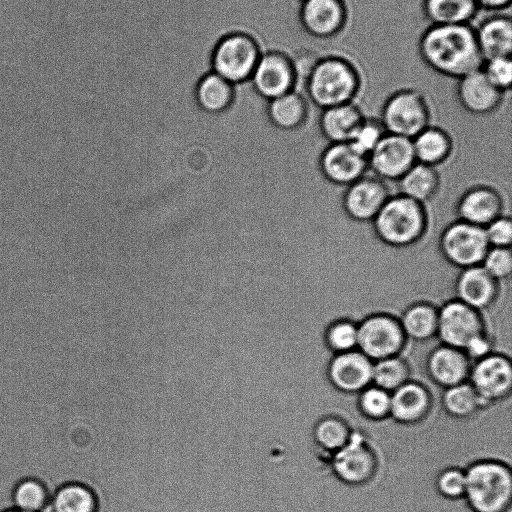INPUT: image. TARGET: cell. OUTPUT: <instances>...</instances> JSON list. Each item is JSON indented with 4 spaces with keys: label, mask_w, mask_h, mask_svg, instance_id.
Segmentation results:
<instances>
[{
    "label": "cell",
    "mask_w": 512,
    "mask_h": 512,
    "mask_svg": "<svg viewBox=\"0 0 512 512\" xmlns=\"http://www.w3.org/2000/svg\"><path fill=\"white\" fill-rule=\"evenodd\" d=\"M418 50L429 68L457 80L481 69L484 62L470 24L429 25L420 36Z\"/></svg>",
    "instance_id": "obj_1"
},
{
    "label": "cell",
    "mask_w": 512,
    "mask_h": 512,
    "mask_svg": "<svg viewBox=\"0 0 512 512\" xmlns=\"http://www.w3.org/2000/svg\"><path fill=\"white\" fill-rule=\"evenodd\" d=\"M304 80L307 98L321 110L354 102L362 85L357 66L339 54L314 59L307 68Z\"/></svg>",
    "instance_id": "obj_2"
},
{
    "label": "cell",
    "mask_w": 512,
    "mask_h": 512,
    "mask_svg": "<svg viewBox=\"0 0 512 512\" xmlns=\"http://www.w3.org/2000/svg\"><path fill=\"white\" fill-rule=\"evenodd\" d=\"M371 223L375 236L382 243L405 248L423 239L428 214L425 204L397 193L389 196Z\"/></svg>",
    "instance_id": "obj_3"
},
{
    "label": "cell",
    "mask_w": 512,
    "mask_h": 512,
    "mask_svg": "<svg viewBox=\"0 0 512 512\" xmlns=\"http://www.w3.org/2000/svg\"><path fill=\"white\" fill-rule=\"evenodd\" d=\"M465 470L463 499L472 512H508L512 502L509 465L493 459L476 461Z\"/></svg>",
    "instance_id": "obj_4"
},
{
    "label": "cell",
    "mask_w": 512,
    "mask_h": 512,
    "mask_svg": "<svg viewBox=\"0 0 512 512\" xmlns=\"http://www.w3.org/2000/svg\"><path fill=\"white\" fill-rule=\"evenodd\" d=\"M379 119L387 133L412 139L430 125L431 112L423 93L405 88L385 100Z\"/></svg>",
    "instance_id": "obj_5"
},
{
    "label": "cell",
    "mask_w": 512,
    "mask_h": 512,
    "mask_svg": "<svg viewBox=\"0 0 512 512\" xmlns=\"http://www.w3.org/2000/svg\"><path fill=\"white\" fill-rule=\"evenodd\" d=\"M261 54L259 46L250 36L229 34L217 43L213 51L212 71L232 85L246 82L250 80Z\"/></svg>",
    "instance_id": "obj_6"
},
{
    "label": "cell",
    "mask_w": 512,
    "mask_h": 512,
    "mask_svg": "<svg viewBox=\"0 0 512 512\" xmlns=\"http://www.w3.org/2000/svg\"><path fill=\"white\" fill-rule=\"evenodd\" d=\"M357 350L370 360L399 356L406 344V337L399 319L389 313L370 314L357 323Z\"/></svg>",
    "instance_id": "obj_7"
},
{
    "label": "cell",
    "mask_w": 512,
    "mask_h": 512,
    "mask_svg": "<svg viewBox=\"0 0 512 512\" xmlns=\"http://www.w3.org/2000/svg\"><path fill=\"white\" fill-rule=\"evenodd\" d=\"M489 248L484 228L459 219L449 223L439 238L441 255L459 269L480 265Z\"/></svg>",
    "instance_id": "obj_8"
},
{
    "label": "cell",
    "mask_w": 512,
    "mask_h": 512,
    "mask_svg": "<svg viewBox=\"0 0 512 512\" xmlns=\"http://www.w3.org/2000/svg\"><path fill=\"white\" fill-rule=\"evenodd\" d=\"M486 333L480 311L453 298L438 307L437 334L442 344L461 350Z\"/></svg>",
    "instance_id": "obj_9"
},
{
    "label": "cell",
    "mask_w": 512,
    "mask_h": 512,
    "mask_svg": "<svg viewBox=\"0 0 512 512\" xmlns=\"http://www.w3.org/2000/svg\"><path fill=\"white\" fill-rule=\"evenodd\" d=\"M467 381L484 407L500 402L512 390V363L506 355L491 352L471 363Z\"/></svg>",
    "instance_id": "obj_10"
},
{
    "label": "cell",
    "mask_w": 512,
    "mask_h": 512,
    "mask_svg": "<svg viewBox=\"0 0 512 512\" xmlns=\"http://www.w3.org/2000/svg\"><path fill=\"white\" fill-rule=\"evenodd\" d=\"M335 477L350 486L370 482L378 468L376 453L365 437L352 433L350 440L329 459Z\"/></svg>",
    "instance_id": "obj_11"
},
{
    "label": "cell",
    "mask_w": 512,
    "mask_h": 512,
    "mask_svg": "<svg viewBox=\"0 0 512 512\" xmlns=\"http://www.w3.org/2000/svg\"><path fill=\"white\" fill-rule=\"evenodd\" d=\"M298 82L293 58L281 51L262 53L250 77L254 90L267 101L295 90Z\"/></svg>",
    "instance_id": "obj_12"
},
{
    "label": "cell",
    "mask_w": 512,
    "mask_h": 512,
    "mask_svg": "<svg viewBox=\"0 0 512 512\" xmlns=\"http://www.w3.org/2000/svg\"><path fill=\"white\" fill-rule=\"evenodd\" d=\"M390 195L388 182L366 173L345 187L342 208L353 221L371 222Z\"/></svg>",
    "instance_id": "obj_13"
},
{
    "label": "cell",
    "mask_w": 512,
    "mask_h": 512,
    "mask_svg": "<svg viewBox=\"0 0 512 512\" xmlns=\"http://www.w3.org/2000/svg\"><path fill=\"white\" fill-rule=\"evenodd\" d=\"M297 16L305 33L329 39L343 31L348 12L343 0H300Z\"/></svg>",
    "instance_id": "obj_14"
},
{
    "label": "cell",
    "mask_w": 512,
    "mask_h": 512,
    "mask_svg": "<svg viewBox=\"0 0 512 512\" xmlns=\"http://www.w3.org/2000/svg\"><path fill=\"white\" fill-rule=\"evenodd\" d=\"M368 171L389 182H396L415 162L412 141L386 133L367 158Z\"/></svg>",
    "instance_id": "obj_15"
},
{
    "label": "cell",
    "mask_w": 512,
    "mask_h": 512,
    "mask_svg": "<svg viewBox=\"0 0 512 512\" xmlns=\"http://www.w3.org/2000/svg\"><path fill=\"white\" fill-rule=\"evenodd\" d=\"M318 167L327 181L345 187L368 172L367 158L348 142L329 143L319 156Z\"/></svg>",
    "instance_id": "obj_16"
},
{
    "label": "cell",
    "mask_w": 512,
    "mask_h": 512,
    "mask_svg": "<svg viewBox=\"0 0 512 512\" xmlns=\"http://www.w3.org/2000/svg\"><path fill=\"white\" fill-rule=\"evenodd\" d=\"M373 361L353 350L334 354L327 365L330 384L345 394H358L372 384Z\"/></svg>",
    "instance_id": "obj_17"
},
{
    "label": "cell",
    "mask_w": 512,
    "mask_h": 512,
    "mask_svg": "<svg viewBox=\"0 0 512 512\" xmlns=\"http://www.w3.org/2000/svg\"><path fill=\"white\" fill-rule=\"evenodd\" d=\"M504 200L500 192L488 185H475L462 193L456 202V219L486 227L504 214Z\"/></svg>",
    "instance_id": "obj_18"
},
{
    "label": "cell",
    "mask_w": 512,
    "mask_h": 512,
    "mask_svg": "<svg viewBox=\"0 0 512 512\" xmlns=\"http://www.w3.org/2000/svg\"><path fill=\"white\" fill-rule=\"evenodd\" d=\"M499 291L500 282L481 265L460 269L454 283V298L480 312L494 305Z\"/></svg>",
    "instance_id": "obj_19"
},
{
    "label": "cell",
    "mask_w": 512,
    "mask_h": 512,
    "mask_svg": "<svg viewBox=\"0 0 512 512\" xmlns=\"http://www.w3.org/2000/svg\"><path fill=\"white\" fill-rule=\"evenodd\" d=\"M456 95L467 112L488 115L500 107L504 93L492 85L479 69L458 79Z\"/></svg>",
    "instance_id": "obj_20"
},
{
    "label": "cell",
    "mask_w": 512,
    "mask_h": 512,
    "mask_svg": "<svg viewBox=\"0 0 512 512\" xmlns=\"http://www.w3.org/2000/svg\"><path fill=\"white\" fill-rule=\"evenodd\" d=\"M471 360L463 350L441 344L426 359V372L430 380L443 389L468 380Z\"/></svg>",
    "instance_id": "obj_21"
},
{
    "label": "cell",
    "mask_w": 512,
    "mask_h": 512,
    "mask_svg": "<svg viewBox=\"0 0 512 512\" xmlns=\"http://www.w3.org/2000/svg\"><path fill=\"white\" fill-rule=\"evenodd\" d=\"M432 407V397L423 384L407 381L391 392L390 417L403 425L423 421Z\"/></svg>",
    "instance_id": "obj_22"
},
{
    "label": "cell",
    "mask_w": 512,
    "mask_h": 512,
    "mask_svg": "<svg viewBox=\"0 0 512 512\" xmlns=\"http://www.w3.org/2000/svg\"><path fill=\"white\" fill-rule=\"evenodd\" d=\"M474 30L484 60L511 56L512 21L510 16L494 13L483 19Z\"/></svg>",
    "instance_id": "obj_23"
},
{
    "label": "cell",
    "mask_w": 512,
    "mask_h": 512,
    "mask_svg": "<svg viewBox=\"0 0 512 512\" xmlns=\"http://www.w3.org/2000/svg\"><path fill=\"white\" fill-rule=\"evenodd\" d=\"M365 115L354 102L321 110L318 125L329 143L349 142Z\"/></svg>",
    "instance_id": "obj_24"
},
{
    "label": "cell",
    "mask_w": 512,
    "mask_h": 512,
    "mask_svg": "<svg viewBox=\"0 0 512 512\" xmlns=\"http://www.w3.org/2000/svg\"><path fill=\"white\" fill-rule=\"evenodd\" d=\"M267 113L273 126L288 133L299 130L305 125L309 106L304 95L295 89L269 100Z\"/></svg>",
    "instance_id": "obj_25"
},
{
    "label": "cell",
    "mask_w": 512,
    "mask_h": 512,
    "mask_svg": "<svg viewBox=\"0 0 512 512\" xmlns=\"http://www.w3.org/2000/svg\"><path fill=\"white\" fill-rule=\"evenodd\" d=\"M411 141L416 162L436 168L448 160L453 150L451 136L437 126H427Z\"/></svg>",
    "instance_id": "obj_26"
},
{
    "label": "cell",
    "mask_w": 512,
    "mask_h": 512,
    "mask_svg": "<svg viewBox=\"0 0 512 512\" xmlns=\"http://www.w3.org/2000/svg\"><path fill=\"white\" fill-rule=\"evenodd\" d=\"M396 183L399 194L425 204L438 193L441 179L436 167L415 162Z\"/></svg>",
    "instance_id": "obj_27"
},
{
    "label": "cell",
    "mask_w": 512,
    "mask_h": 512,
    "mask_svg": "<svg viewBox=\"0 0 512 512\" xmlns=\"http://www.w3.org/2000/svg\"><path fill=\"white\" fill-rule=\"evenodd\" d=\"M479 10L476 0H422V11L430 25L470 24Z\"/></svg>",
    "instance_id": "obj_28"
},
{
    "label": "cell",
    "mask_w": 512,
    "mask_h": 512,
    "mask_svg": "<svg viewBox=\"0 0 512 512\" xmlns=\"http://www.w3.org/2000/svg\"><path fill=\"white\" fill-rule=\"evenodd\" d=\"M406 339L427 341L437 334L438 307L427 301L407 306L398 318Z\"/></svg>",
    "instance_id": "obj_29"
},
{
    "label": "cell",
    "mask_w": 512,
    "mask_h": 512,
    "mask_svg": "<svg viewBox=\"0 0 512 512\" xmlns=\"http://www.w3.org/2000/svg\"><path fill=\"white\" fill-rule=\"evenodd\" d=\"M234 95V85L213 71L201 78L195 91L197 104L209 114L226 111L233 103Z\"/></svg>",
    "instance_id": "obj_30"
},
{
    "label": "cell",
    "mask_w": 512,
    "mask_h": 512,
    "mask_svg": "<svg viewBox=\"0 0 512 512\" xmlns=\"http://www.w3.org/2000/svg\"><path fill=\"white\" fill-rule=\"evenodd\" d=\"M48 506L53 512H97L98 499L88 486L70 482L55 492Z\"/></svg>",
    "instance_id": "obj_31"
},
{
    "label": "cell",
    "mask_w": 512,
    "mask_h": 512,
    "mask_svg": "<svg viewBox=\"0 0 512 512\" xmlns=\"http://www.w3.org/2000/svg\"><path fill=\"white\" fill-rule=\"evenodd\" d=\"M352 429L341 417L328 415L319 419L313 428V440L321 452L329 458L351 438Z\"/></svg>",
    "instance_id": "obj_32"
},
{
    "label": "cell",
    "mask_w": 512,
    "mask_h": 512,
    "mask_svg": "<svg viewBox=\"0 0 512 512\" xmlns=\"http://www.w3.org/2000/svg\"><path fill=\"white\" fill-rule=\"evenodd\" d=\"M442 405L448 415L468 419L484 408L479 396L468 381L445 388Z\"/></svg>",
    "instance_id": "obj_33"
},
{
    "label": "cell",
    "mask_w": 512,
    "mask_h": 512,
    "mask_svg": "<svg viewBox=\"0 0 512 512\" xmlns=\"http://www.w3.org/2000/svg\"><path fill=\"white\" fill-rule=\"evenodd\" d=\"M409 380V366L400 356L388 357L373 362V385L391 393Z\"/></svg>",
    "instance_id": "obj_34"
},
{
    "label": "cell",
    "mask_w": 512,
    "mask_h": 512,
    "mask_svg": "<svg viewBox=\"0 0 512 512\" xmlns=\"http://www.w3.org/2000/svg\"><path fill=\"white\" fill-rule=\"evenodd\" d=\"M324 342L333 354L357 350L358 326L348 318L332 321L325 329Z\"/></svg>",
    "instance_id": "obj_35"
},
{
    "label": "cell",
    "mask_w": 512,
    "mask_h": 512,
    "mask_svg": "<svg viewBox=\"0 0 512 512\" xmlns=\"http://www.w3.org/2000/svg\"><path fill=\"white\" fill-rule=\"evenodd\" d=\"M12 499L14 508L26 512H41L49 504L46 488L33 478L21 480L13 490Z\"/></svg>",
    "instance_id": "obj_36"
},
{
    "label": "cell",
    "mask_w": 512,
    "mask_h": 512,
    "mask_svg": "<svg viewBox=\"0 0 512 512\" xmlns=\"http://www.w3.org/2000/svg\"><path fill=\"white\" fill-rule=\"evenodd\" d=\"M359 412L367 419L381 421L390 417L391 393L370 384L358 393Z\"/></svg>",
    "instance_id": "obj_37"
},
{
    "label": "cell",
    "mask_w": 512,
    "mask_h": 512,
    "mask_svg": "<svg viewBox=\"0 0 512 512\" xmlns=\"http://www.w3.org/2000/svg\"><path fill=\"white\" fill-rule=\"evenodd\" d=\"M386 133L379 118L365 116L348 143L358 153L368 158Z\"/></svg>",
    "instance_id": "obj_38"
},
{
    "label": "cell",
    "mask_w": 512,
    "mask_h": 512,
    "mask_svg": "<svg viewBox=\"0 0 512 512\" xmlns=\"http://www.w3.org/2000/svg\"><path fill=\"white\" fill-rule=\"evenodd\" d=\"M480 265L498 282L507 279L512 272L511 248L490 247Z\"/></svg>",
    "instance_id": "obj_39"
},
{
    "label": "cell",
    "mask_w": 512,
    "mask_h": 512,
    "mask_svg": "<svg viewBox=\"0 0 512 512\" xmlns=\"http://www.w3.org/2000/svg\"><path fill=\"white\" fill-rule=\"evenodd\" d=\"M465 484V470L459 467H448L442 470L435 482L438 493L449 500L463 499Z\"/></svg>",
    "instance_id": "obj_40"
},
{
    "label": "cell",
    "mask_w": 512,
    "mask_h": 512,
    "mask_svg": "<svg viewBox=\"0 0 512 512\" xmlns=\"http://www.w3.org/2000/svg\"><path fill=\"white\" fill-rule=\"evenodd\" d=\"M482 72L499 91L505 94L512 83V62L510 57H494L484 60Z\"/></svg>",
    "instance_id": "obj_41"
},
{
    "label": "cell",
    "mask_w": 512,
    "mask_h": 512,
    "mask_svg": "<svg viewBox=\"0 0 512 512\" xmlns=\"http://www.w3.org/2000/svg\"><path fill=\"white\" fill-rule=\"evenodd\" d=\"M484 231L490 247H511L512 221L509 216H498L484 227Z\"/></svg>",
    "instance_id": "obj_42"
},
{
    "label": "cell",
    "mask_w": 512,
    "mask_h": 512,
    "mask_svg": "<svg viewBox=\"0 0 512 512\" xmlns=\"http://www.w3.org/2000/svg\"><path fill=\"white\" fill-rule=\"evenodd\" d=\"M491 340L487 333L473 339L465 348L464 353L471 360L476 361L492 352Z\"/></svg>",
    "instance_id": "obj_43"
},
{
    "label": "cell",
    "mask_w": 512,
    "mask_h": 512,
    "mask_svg": "<svg viewBox=\"0 0 512 512\" xmlns=\"http://www.w3.org/2000/svg\"><path fill=\"white\" fill-rule=\"evenodd\" d=\"M479 9H485L494 13H500L507 9L511 0H476Z\"/></svg>",
    "instance_id": "obj_44"
},
{
    "label": "cell",
    "mask_w": 512,
    "mask_h": 512,
    "mask_svg": "<svg viewBox=\"0 0 512 512\" xmlns=\"http://www.w3.org/2000/svg\"><path fill=\"white\" fill-rule=\"evenodd\" d=\"M5 512H26V511H22V510H19V509L13 508V509L7 510V511H5Z\"/></svg>",
    "instance_id": "obj_45"
},
{
    "label": "cell",
    "mask_w": 512,
    "mask_h": 512,
    "mask_svg": "<svg viewBox=\"0 0 512 512\" xmlns=\"http://www.w3.org/2000/svg\"><path fill=\"white\" fill-rule=\"evenodd\" d=\"M181 168H182V167H181ZM182 169H183V168H182ZM183 170H185V169H183ZM185 171H187V170H185ZM187 172H188V171H187ZM188 173H190V172H188ZM190 174H191V173H190ZM192 175H193V174H192ZM194 176H195V175H194ZM195 177H197V176H195ZM197 178H199V177H197ZM199 179H201V178H199ZM202 180H204V179H202ZM204 181H205V180H204Z\"/></svg>",
    "instance_id": "obj_46"
},
{
    "label": "cell",
    "mask_w": 512,
    "mask_h": 512,
    "mask_svg": "<svg viewBox=\"0 0 512 512\" xmlns=\"http://www.w3.org/2000/svg\"><path fill=\"white\" fill-rule=\"evenodd\" d=\"M343 1H345V0H343Z\"/></svg>",
    "instance_id": "obj_47"
}]
</instances>
